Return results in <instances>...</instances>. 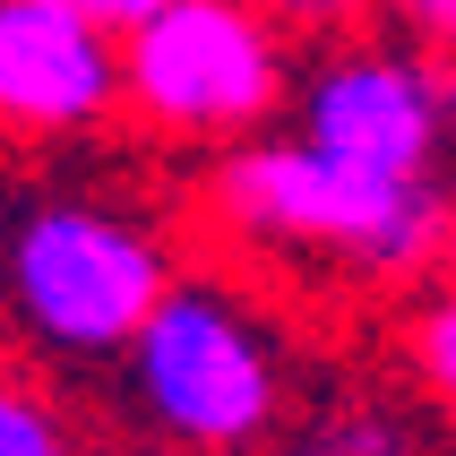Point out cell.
Here are the masks:
<instances>
[{
    "mask_svg": "<svg viewBox=\"0 0 456 456\" xmlns=\"http://www.w3.org/2000/svg\"><path fill=\"white\" fill-rule=\"evenodd\" d=\"M207 232L276 267H336L345 284H413L439 267L448 190L379 173L319 138H241L207 173Z\"/></svg>",
    "mask_w": 456,
    "mask_h": 456,
    "instance_id": "cell-1",
    "label": "cell"
},
{
    "mask_svg": "<svg viewBox=\"0 0 456 456\" xmlns=\"http://www.w3.org/2000/svg\"><path fill=\"white\" fill-rule=\"evenodd\" d=\"M181 284L155 216L103 190H44L0 224V319L26 354L103 370L138 345L155 302Z\"/></svg>",
    "mask_w": 456,
    "mask_h": 456,
    "instance_id": "cell-2",
    "label": "cell"
},
{
    "mask_svg": "<svg viewBox=\"0 0 456 456\" xmlns=\"http://www.w3.org/2000/svg\"><path fill=\"white\" fill-rule=\"evenodd\" d=\"M121 396L173 456H250L293 422V354L232 276H181L121 354Z\"/></svg>",
    "mask_w": 456,
    "mask_h": 456,
    "instance_id": "cell-3",
    "label": "cell"
},
{
    "mask_svg": "<svg viewBox=\"0 0 456 456\" xmlns=\"http://www.w3.org/2000/svg\"><path fill=\"white\" fill-rule=\"evenodd\" d=\"M293 103V26L267 0H164L121 35V112L164 147H241Z\"/></svg>",
    "mask_w": 456,
    "mask_h": 456,
    "instance_id": "cell-4",
    "label": "cell"
},
{
    "mask_svg": "<svg viewBox=\"0 0 456 456\" xmlns=\"http://www.w3.org/2000/svg\"><path fill=\"white\" fill-rule=\"evenodd\" d=\"M293 129L319 147L379 164V173L439 181V155L456 138V61L422 44H387V35H328V52L310 61L302 95H293Z\"/></svg>",
    "mask_w": 456,
    "mask_h": 456,
    "instance_id": "cell-5",
    "label": "cell"
},
{
    "mask_svg": "<svg viewBox=\"0 0 456 456\" xmlns=\"http://www.w3.org/2000/svg\"><path fill=\"white\" fill-rule=\"evenodd\" d=\"M121 112V35L77 0H0V138L69 147Z\"/></svg>",
    "mask_w": 456,
    "mask_h": 456,
    "instance_id": "cell-6",
    "label": "cell"
},
{
    "mask_svg": "<svg viewBox=\"0 0 456 456\" xmlns=\"http://www.w3.org/2000/svg\"><path fill=\"white\" fill-rule=\"evenodd\" d=\"M276 456H439V439L405 396L370 379H336L276 431Z\"/></svg>",
    "mask_w": 456,
    "mask_h": 456,
    "instance_id": "cell-7",
    "label": "cell"
},
{
    "mask_svg": "<svg viewBox=\"0 0 456 456\" xmlns=\"http://www.w3.org/2000/svg\"><path fill=\"white\" fill-rule=\"evenodd\" d=\"M0 456H77L61 405H52L44 387L9 379V370H0Z\"/></svg>",
    "mask_w": 456,
    "mask_h": 456,
    "instance_id": "cell-8",
    "label": "cell"
},
{
    "mask_svg": "<svg viewBox=\"0 0 456 456\" xmlns=\"http://www.w3.org/2000/svg\"><path fill=\"white\" fill-rule=\"evenodd\" d=\"M405 362H413V379L431 387L439 405H456V284H448V293H431V302L413 310Z\"/></svg>",
    "mask_w": 456,
    "mask_h": 456,
    "instance_id": "cell-9",
    "label": "cell"
},
{
    "mask_svg": "<svg viewBox=\"0 0 456 456\" xmlns=\"http://www.w3.org/2000/svg\"><path fill=\"white\" fill-rule=\"evenodd\" d=\"M379 9L396 18V35H405V44L456 61V0H379Z\"/></svg>",
    "mask_w": 456,
    "mask_h": 456,
    "instance_id": "cell-10",
    "label": "cell"
},
{
    "mask_svg": "<svg viewBox=\"0 0 456 456\" xmlns=\"http://www.w3.org/2000/svg\"><path fill=\"white\" fill-rule=\"evenodd\" d=\"M267 9H276L293 35H354L379 0H267Z\"/></svg>",
    "mask_w": 456,
    "mask_h": 456,
    "instance_id": "cell-11",
    "label": "cell"
},
{
    "mask_svg": "<svg viewBox=\"0 0 456 456\" xmlns=\"http://www.w3.org/2000/svg\"><path fill=\"white\" fill-rule=\"evenodd\" d=\"M77 9H86V18H103L112 35H129V26H147L164 0H77Z\"/></svg>",
    "mask_w": 456,
    "mask_h": 456,
    "instance_id": "cell-12",
    "label": "cell"
},
{
    "mask_svg": "<svg viewBox=\"0 0 456 456\" xmlns=\"http://www.w3.org/2000/svg\"><path fill=\"white\" fill-rule=\"evenodd\" d=\"M439 267L456 276V190H448V241H439Z\"/></svg>",
    "mask_w": 456,
    "mask_h": 456,
    "instance_id": "cell-13",
    "label": "cell"
}]
</instances>
